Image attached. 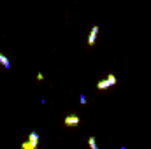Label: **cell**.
<instances>
[{
    "label": "cell",
    "mask_w": 151,
    "mask_h": 149,
    "mask_svg": "<svg viewBox=\"0 0 151 149\" xmlns=\"http://www.w3.org/2000/svg\"><path fill=\"white\" fill-rule=\"evenodd\" d=\"M37 146H39V135L35 132H32V133L28 135V140L21 144V149H35Z\"/></svg>",
    "instance_id": "6da1fadb"
},
{
    "label": "cell",
    "mask_w": 151,
    "mask_h": 149,
    "mask_svg": "<svg viewBox=\"0 0 151 149\" xmlns=\"http://www.w3.org/2000/svg\"><path fill=\"white\" fill-rule=\"evenodd\" d=\"M116 81H118V79H116V75L111 74V75H107L106 79L99 81V82H97V88H99V90H107V88H111V86L116 84Z\"/></svg>",
    "instance_id": "7a4b0ae2"
},
{
    "label": "cell",
    "mask_w": 151,
    "mask_h": 149,
    "mask_svg": "<svg viewBox=\"0 0 151 149\" xmlns=\"http://www.w3.org/2000/svg\"><path fill=\"white\" fill-rule=\"evenodd\" d=\"M79 123H81V117H79L77 114H70V116H67V117L63 119V125H65V126H69V128L77 126Z\"/></svg>",
    "instance_id": "3957f363"
},
{
    "label": "cell",
    "mask_w": 151,
    "mask_h": 149,
    "mask_svg": "<svg viewBox=\"0 0 151 149\" xmlns=\"http://www.w3.org/2000/svg\"><path fill=\"white\" fill-rule=\"evenodd\" d=\"M97 35H99V25H93V27H91V32H90V35H88V46H90V47L95 46Z\"/></svg>",
    "instance_id": "277c9868"
},
{
    "label": "cell",
    "mask_w": 151,
    "mask_h": 149,
    "mask_svg": "<svg viewBox=\"0 0 151 149\" xmlns=\"http://www.w3.org/2000/svg\"><path fill=\"white\" fill-rule=\"evenodd\" d=\"M0 63L4 65V69H9V67H11V62H9V58H7V56H4L2 53H0Z\"/></svg>",
    "instance_id": "5b68a950"
},
{
    "label": "cell",
    "mask_w": 151,
    "mask_h": 149,
    "mask_svg": "<svg viewBox=\"0 0 151 149\" xmlns=\"http://www.w3.org/2000/svg\"><path fill=\"white\" fill-rule=\"evenodd\" d=\"M88 146H90V149H99V146H97V139H95L93 135L88 139Z\"/></svg>",
    "instance_id": "8992f818"
},
{
    "label": "cell",
    "mask_w": 151,
    "mask_h": 149,
    "mask_svg": "<svg viewBox=\"0 0 151 149\" xmlns=\"http://www.w3.org/2000/svg\"><path fill=\"white\" fill-rule=\"evenodd\" d=\"M79 102H81V104H83V105H84V104H86V98H84V95H81V97H79Z\"/></svg>",
    "instance_id": "52a82bcc"
},
{
    "label": "cell",
    "mask_w": 151,
    "mask_h": 149,
    "mask_svg": "<svg viewBox=\"0 0 151 149\" xmlns=\"http://www.w3.org/2000/svg\"><path fill=\"white\" fill-rule=\"evenodd\" d=\"M42 79H44V75H42V74H40V72H39V74H37V81H39V82H40Z\"/></svg>",
    "instance_id": "ba28073f"
}]
</instances>
